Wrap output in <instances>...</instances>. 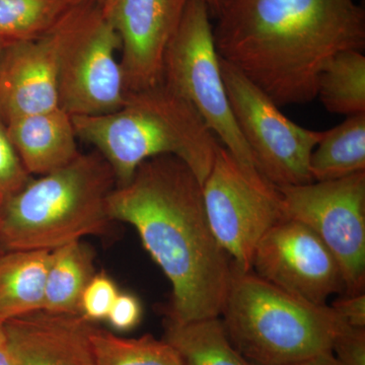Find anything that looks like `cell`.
I'll return each mask as SVG.
<instances>
[{"label": "cell", "mask_w": 365, "mask_h": 365, "mask_svg": "<svg viewBox=\"0 0 365 365\" xmlns=\"http://www.w3.org/2000/svg\"><path fill=\"white\" fill-rule=\"evenodd\" d=\"M112 220L135 228L144 249L172 285L167 319L184 324L220 318L232 265L215 239L202 185L186 163L160 155L141 163L107 201Z\"/></svg>", "instance_id": "1"}, {"label": "cell", "mask_w": 365, "mask_h": 365, "mask_svg": "<svg viewBox=\"0 0 365 365\" xmlns=\"http://www.w3.org/2000/svg\"><path fill=\"white\" fill-rule=\"evenodd\" d=\"M216 19L220 58L279 107L312 102L326 64L365 48V11L354 0H227Z\"/></svg>", "instance_id": "2"}, {"label": "cell", "mask_w": 365, "mask_h": 365, "mask_svg": "<svg viewBox=\"0 0 365 365\" xmlns=\"http://www.w3.org/2000/svg\"><path fill=\"white\" fill-rule=\"evenodd\" d=\"M78 138L107 160L117 186L131 181L139 165L174 155L205 182L222 144L195 108L162 83L126 93L121 109L93 116H71Z\"/></svg>", "instance_id": "3"}, {"label": "cell", "mask_w": 365, "mask_h": 365, "mask_svg": "<svg viewBox=\"0 0 365 365\" xmlns=\"http://www.w3.org/2000/svg\"><path fill=\"white\" fill-rule=\"evenodd\" d=\"M116 186L114 172L97 150L79 153L0 202V244L7 251H52L106 235L112 222L108 197Z\"/></svg>", "instance_id": "4"}, {"label": "cell", "mask_w": 365, "mask_h": 365, "mask_svg": "<svg viewBox=\"0 0 365 365\" xmlns=\"http://www.w3.org/2000/svg\"><path fill=\"white\" fill-rule=\"evenodd\" d=\"M222 316L230 342L255 365H292L332 351L348 326L332 307L297 299L252 271L234 270Z\"/></svg>", "instance_id": "5"}, {"label": "cell", "mask_w": 365, "mask_h": 365, "mask_svg": "<svg viewBox=\"0 0 365 365\" xmlns=\"http://www.w3.org/2000/svg\"><path fill=\"white\" fill-rule=\"evenodd\" d=\"M119 36L97 2L74 4L62 18L58 52V105L71 116L121 109L124 76L116 53Z\"/></svg>", "instance_id": "6"}, {"label": "cell", "mask_w": 365, "mask_h": 365, "mask_svg": "<svg viewBox=\"0 0 365 365\" xmlns=\"http://www.w3.org/2000/svg\"><path fill=\"white\" fill-rule=\"evenodd\" d=\"M210 18L202 0L187 1L179 26L165 50L163 81L195 108L237 162L258 172L230 108Z\"/></svg>", "instance_id": "7"}, {"label": "cell", "mask_w": 365, "mask_h": 365, "mask_svg": "<svg viewBox=\"0 0 365 365\" xmlns=\"http://www.w3.org/2000/svg\"><path fill=\"white\" fill-rule=\"evenodd\" d=\"M209 225L239 272L252 271L257 245L284 220L277 187L260 173L248 170L223 145L202 185Z\"/></svg>", "instance_id": "8"}, {"label": "cell", "mask_w": 365, "mask_h": 365, "mask_svg": "<svg viewBox=\"0 0 365 365\" xmlns=\"http://www.w3.org/2000/svg\"><path fill=\"white\" fill-rule=\"evenodd\" d=\"M220 69L235 122L258 172L276 187L313 182L309 158L324 131L288 119L268 95L222 58Z\"/></svg>", "instance_id": "9"}, {"label": "cell", "mask_w": 365, "mask_h": 365, "mask_svg": "<svg viewBox=\"0 0 365 365\" xmlns=\"http://www.w3.org/2000/svg\"><path fill=\"white\" fill-rule=\"evenodd\" d=\"M277 189L285 218L311 228L335 257L346 294L364 292L365 172Z\"/></svg>", "instance_id": "10"}, {"label": "cell", "mask_w": 365, "mask_h": 365, "mask_svg": "<svg viewBox=\"0 0 365 365\" xmlns=\"http://www.w3.org/2000/svg\"><path fill=\"white\" fill-rule=\"evenodd\" d=\"M252 270L274 287L294 297L325 306L344 289L335 257L311 228L284 220L266 232L255 249Z\"/></svg>", "instance_id": "11"}, {"label": "cell", "mask_w": 365, "mask_h": 365, "mask_svg": "<svg viewBox=\"0 0 365 365\" xmlns=\"http://www.w3.org/2000/svg\"><path fill=\"white\" fill-rule=\"evenodd\" d=\"M188 0H111L102 6L121 42L127 93L163 81V57Z\"/></svg>", "instance_id": "12"}, {"label": "cell", "mask_w": 365, "mask_h": 365, "mask_svg": "<svg viewBox=\"0 0 365 365\" xmlns=\"http://www.w3.org/2000/svg\"><path fill=\"white\" fill-rule=\"evenodd\" d=\"M61 35L62 19L40 37L4 45L0 56V118L4 123L59 108Z\"/></svg>", "instance_id": "13"}, {"label": "cell", "mask_w": 365, "mask_h": 365, "mask_svg": "<svg viewBox=\"0 0 365 365\" xmlns=\"http://www.w3.org/2000/svg\"><path fill=\"white\" fill-rule=\"evenodd\" d=\"M7 343L21 365H95V325L81 314L40 309L4 324Z\"/></svg>", "instance_id": "14"}, {"label": "cell", "mask_w": 365, "mask_h": 365, "mask_svg": "<svg viewBox=\"0 0 365 365\" xmlns=\"http://www.w3.org/2000/svg\"><path fill=\"white\" fill-rule=\"evenodd\" d=\"M6 125L14 150L31 176L54 172L79 155L71 116L60 108L18 118Z\"/></svg>", "instance_id": "15"}, {"label": "cell", "mask_w": 365, "mask_h": 365, "mask_svg": "<svg viewBox=\"0 0 365 365\" xmlns=\"http://www.w3.org/2000/svg\"><path fill=\"white\" fill-rule=\"evenodd\" d=\"M49 250H14L0 256V323L40 311Z\"/></svg>", "instance_id": "16"}, {"label": "cell", "mask_w": 365, "mask_h": 365, "mask_svg": "<svg viewBox=\"0 0 365 365\" xmlns=\"http://www.w3.org/2000/svg\"><path fill=\"white\" fill-rule=\"evenodd\" d=\"M95 274L93 250L83 240L52 250L42 309L50 313L81 314V294Z\"/></svg>", "instance_id": "17"}, {"label": "cell", "mask_w": 365, "mask_h": 365, "mask_svg": "<svg viewBox=\"0 0 365 365\" xmlns=\"http://www.w3.org/2000/svg\"><path fill=\"white\" fill-rule=\"evenodd\" d=\"M365 172V113L324 131L309 158L313 182L333 181Z\"/></svg>", "instance_id": "18"}, {"label": "cell", "mask_w": 365, "mask_h": 365, "mask_svg": "<svg viewBox=\"0 0 365 365\" xmlns=\"http://www.w3.org/2000/svg\"><path fill=\"white\" fill-rule=\"evenodd\" d=\"M165 340L182 365H255L232 345L220 318L180 324L167 319Z\"/></svg>", "instance_id": "19"}, {"label": "cell", "mask_w": 365, "mask_h": 365, "mask_svg": "<svg viewBox=\"0 0 365 365\" xmlns=\"http://www.w3.org/2000/svg\"><path fill=\"white\" fill-rule=\"evenodd\" d=\"M317 98L327 111L354 116L365 113L364 51L338 53L324 67L318 79Z\"/></svg>", "instance_id": "20"}, {"label": "cell", "mask_w": 365, "mask_h": 365, "mask_svg": "<svg viewBox=\"0 0 365 365\" xmlns=\"http://www.w3.org/2000/svg\"><path fill=\"white\" fill-rule=\"evenodd\" d=\"M91 342L95 365H182L169 342L150 334L123 338L95 327Z\"/></svg>", "instance_id": "21"}, {"label": "cell", "mask_w": 365, "mask_h": 365, "mask_svg": "<svg viewBox=\"0 0 365 365\" xmlns=\"http://www.w3.org/2000/svg\"><path fill=\"white\" fill-rule=\"evenodd\" d=\"M74 4L72 0H0V41L6 44L40 37Z\"/></svg>", "instance_id": "22"}, {"label": "cell", "mask_w": 365, "mask_h": 365, "mask_svg": "<svg viewBox=\"0 0 365 365\" xmlns=\"http://www.w3.org/2000/svg\"><path fill=\"white\" fill-rule=\"evenodd\" d=\"M119 292L109 275L96 273L81 294L79 314L91 323L106 321Z\"/></svg>", "instance_id": "23"}, {"label": "cell", "mask_w": 365, "mask_h": 365, "mask_svg": "<svg viewBox=\"0 0 365 365\" xmlns=\"http://www.w3.org/2000/svg\"><path fill=\"white\" fill-rule=\"evenodd\" d=\"M32 179L21 163L0 118V202L13 195Z\"/></svg>", "instance_id": "24"}, {"label": "cell", "mask_w": 365, "mask_h": 365, "mask_svg": "<svg viewBox=\"0 0 365 365\" xmlns=\"http://www.w3.org/2000/svg\"><path fill=\"white\" fill-rule=\"evenodd\" d=\"M332 352L342 365H365V329L345 327L334 340Z\"/></svg>", "instance_id": "25"}, {"label": "cell", "mask_w": 365, "mask_h": 365, "mask_svg": "<svg viewBox=\"0 0 365 365\" xmlns=\"http://www.w3.org/2000/svg\"><path fill=\"white\" fill-rule=\"evenodd\" d=\"M143 307L135 295L119 292L106 321L118 332H128L140 323Z\"/></svg>", "instance_id": "26"}, {"label": "cell", "mask_w": 365, "mask_h": 365, "mask_svg": "<svg viewBox=\"0 0 365 365\" xmlns=\"http://www.w3.org/2000/svg\"><path fill=\"white\" fill-rule=\"evenodd\" d=\"M348 326L365 329V294H346L331 306Z\"/></svg>", "instance_id": "27"}, {"label": "cell", "mask_w": 365, "mask_h": 365, "mask_svg": "<svg viewBox=\"0 0 365 365\" xmlns=\"http://www.w3.org/2000/svg\"><path fill=\"white\" fill-rule=\"evenodd\" d=\"M292 365H342L336 359L332 351L321 353V354L314 355L311 359L302 360Z\"/></svg>", "instance_id": "28"}, {"label": "cell", "mask_w": 365, "mask_h": 365, "mask_svg": "<svg viewBox=\"0 0 365 365\" xmlns=\"http://www.w3.org/2000/svg\"><path fill=\"white\" fill-rule=\"evenodd\" d=\"M0 365H21L20 360L14 352L13 348L7 343L6 338V341L0 344Z\"/></svg>", "instance_id": "29"}, {"label": "cell", "mask_w": 365, "mask_h": 365, "mask_svg": "<svg viewBox=\"0 0 365 365\" xmlns=\"http://www.w3.org/2000/svg\"><path fill=\"white\" fill-rule=\"evenodd\" d=\"M202 1L207 6L210 16L216 18V16L222 11L227 0H202Z\"/></svg>", "instance_id": "30"}, {"label": "cell", "mask_w": 365, "mask_h": 365, "mask_svg": "<svg viewBox=\"0 0 365 365\" xmlns=\"http://www.w3.org/2000/svg\"><path fill=\"white\" fill-rule=\"evenodd\" d=\"M74 4H79V2H85V1H93L97 2V4H101L102 6H107L111 0H72Z\"/></svg>", "instance_id": "31"}, {"label": "cell", "mask_w": 365, "mask_h": 365, "mask_svg": "<svg viewBox=\"0 0 365 365\" xmlns=\"http://www.w3.org/2000/svg\"><path fill=\"white\" fill-rule=\"evenodd\" d=\"M6 341V332H4V324L0 323V344Z\"/></svg>", "instance_id": "32"}, {"label": "cell", "mask_w": 365, "mask_h": 365, "mask_svg": "<svg viewBox=\"0 0 365 365\" xmlns=\"http://www.w3.org/2000/svg\"><path fill=\"white\" fill-rule=\"evenodd\" d=\"M4 43H2L1 41H0V56H1L2 49H4Z\"/></svg>", "instance_id": "33"}]
</instances>
